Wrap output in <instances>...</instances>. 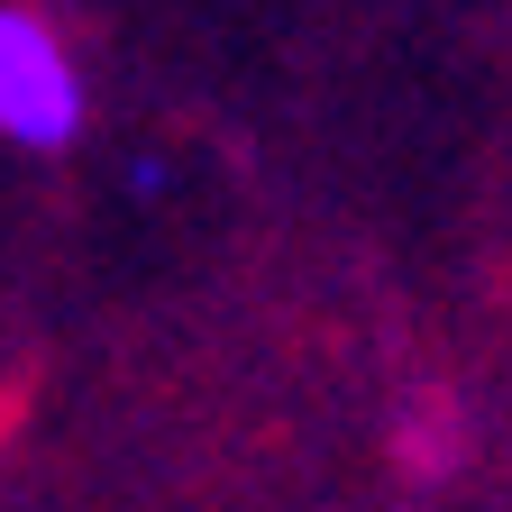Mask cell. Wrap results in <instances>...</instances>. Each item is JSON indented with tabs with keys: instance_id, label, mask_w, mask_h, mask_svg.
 <instances>
[{
	"instance_id": "6da1fadb",
	"label": "cell",
	"mask_w": 512,
	"mask_h": 512,
	"mask_svg": "<svg viewBox=\"0 0 512 512\" xmlns=\"http://www.w3.org/2000/svg\"><path fill=\"white\" fill-rule=\"evenodd\" d=\"M83 128V83L28 10H0V138L19 147H64Z\"/></svg>"
}]
</instances>
